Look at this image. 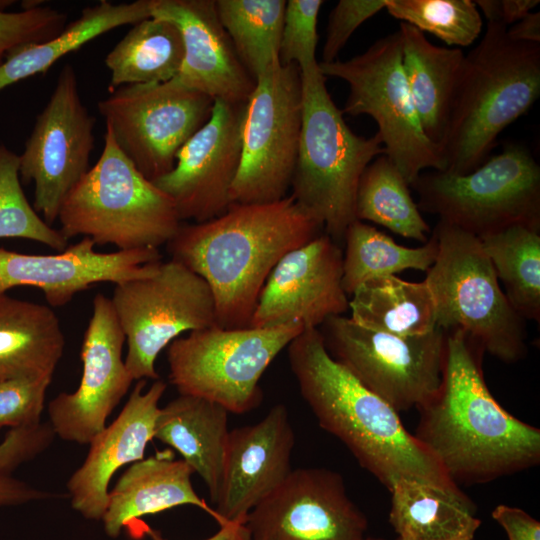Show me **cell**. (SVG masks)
<instances>
[{
	"mask_svg": "<svg viewBox=\"0 0 540 540\" xmlns=\"http://www.w3.org/2000/svg\"><path fill=\"white\" fill-rule=\"evenodd\" d=\"M483 354L459 330L447 331L442 383L417 409L414 436L457 485L489 482L540 462V430L494 398Z\"/></svg>",
	"mask_w": 540,
	"mask_h": 540,
	"instance_id": "6da1fadb",
	"label": "cell"
},
{
	"mask_svg": "<svg viewBox=\"0 0 540 540\" xmlns=\"http://www.w3.org/2000/svg\"><path fill=\"white\" fill-rule=\"evenodd\" d=\"M323 232V225L287 195L270 203H232L214 219L182 223L167 249L210 287L216 325L245 328L276 264Z\"/></svg>",
	"mask_w": 540,
	"mask_h": 540,
	"instance_id": "7a4b0ae2",
	"label": "cell"
},
{
	"mask_svg": "<svg viewBox=\"0 0 540 540\" xmlns=\"http://www.w3.org/2000/svg\"><path fill=\"white\" fill-rule=\"evenodd\" d=\"M287 349L301 396L320 427L388 490L408 479L464 494L404 427L399 413L331 357L318 328L304 329Z\"/></svg>",
	"mask_w": 540,
	"mask_h": 540,
	"instance_id": "3957f363",
	"label": "cell"
},
{
	"mask_svg": "<svg viewBox=\"0 0 540 540\" xmlns=\"http://www.w3.org/2000/svg\"><path fill=\"white\" fill-rule=\"evenodd\" d=\"M488 22L461 65L440 152L445 170L467 174L482 165L499 134L540 95V44L511 40Z\"/></svg>",
	"mask_w": 540,
	"mask_h": 540,
	"instance_id": "277c9868",
	"label": "cell"
},
{
	"mask_svg": "<svg viewBox=\"0 0 540 540\" xmlns=\"http://www.w3.org/2000/svg\"><path fill=\"white\" fill-rule=\"evenodd\" d=\"M299 70L302 126L289 195L340 244L347 227L356 220L360 177L385 149L378 133L366 138L348 127L318 63Z\"/></svg>",
	"mask_w": 540,
	"mask_h": 540,
	"instance_id": "5b68a950",
	"label": "cell"
},
{
	"mask_svg": "<svg viewBox=\"0 0 540 540\" xmlns=\"http://www.w3.org/2000/svg\"><path fill=\"white\" fill-rule=\"evenodd\" d=\"M57 220L67 240L83 236L121 251L158 249L182 224L171 198L136 169L107 128L99 159L66 196Z\"/></svg>",
	"mask_w": 540,
	"mask_h": 540,
	"instance_id": "8992f818",
	"label": "cell"
},
{
	"mask_svg": "<svg viewBox=\"0 0 540 540\" xmlns=\"http://www.w3.org/2000/svg\"><path fill=\"white\" fill-rule=\"evenodd\" d=\"M438 251L426 271L437 326L459 330L483 353L505 363L527 355L524 319L508 301L480 239L438 221Z\"/></svg>",
	"mask_w": 540,
	"mask_h": 540,
	"instance_id": "52a82bcc",
	"label": "cell"
},
{
	"mask_svg": "<svg viewBox=\"0 0 540 540\" xmlns=\"http://www.w3.org/2000/svg\"><path fill=\"white\" fill-rule=\"evenodd\" d=\"M410 186L420 211L478 238L518 224L540 229V166L518 143L467 174L422 172Z\"/></svg>",
	"mask_w": 540,
	"mask_h": 540,
	"instance_id": "ba28073f",
	"label": "cell"
},
{
	"mask_svg": "<svg viewBox=\"0 0 540 540\" xmlns=\"http://www.w3.org/2000/svg\"><path fill=\"white\" fill-rule=\"evenodd\" d=\"M303 330L290 324L191 331L168 346L169 381L179 395L216 402L229 413L250 412L263 400L265 370Z\"/></svg>",
	"mask_w": 540,
	"mask_h": 540,
	"instance_id": "9c48e42d",
	"label": "cell"
},
{
	"mask_svg": "<svg viewBox=\"0 0 540 540\" xmlns=\"http://www.w3.org/2000/svg\"><path fill=\"white\" fill-rule=\"evenodd\" d=\"M325 78L345 81L343 114L368 115L378 125L385 154L410 185L424 170L444 171L440 149L425 135L402 66L399 31L348 60L318 62Z\"/></svg>",
	"mask_w": 540,
	"mask_h": 540,
	"instance_id": "30bf717a",
	"label": "cell"
},
{
	"mask_svg": "<svg viewBox=\"0 0 540 540\" xmlns=\"http://www.w3.org/2000/svg\"><path fill=\"white\" fill-rule=\"evenodd\" d=\"M320 327L331 357L398 413L418 409L437 393L446 359L444 329L397 336L364 328L344 315Z\"/></svg>",
	"mask_w": 540,
	"mask_h": 540,
	"instance_id": "8fae6325",
	"label": "cell"
},
{
	"mask_svg": "<svg viewBox=\"0 0 540 540\" xmlns=\"http://www.w3.org/2000/svg\"><path fill=\"white\" fill-rule=\"evenodd\" d=\"M110 299L127 343L124 362L137 381L159 379L156 359L181 334L216 325L210 287L173 259L148 277L116 284Z\"/></svg>",
	"mask_w": 540,
	"mask_h": 540,
	"instance_id": "7c38bea8",
	"label": "cell"
},
{
	"mask_svg": "<svg viewBox=\"0 0 540 540\" xmlns=\"http://www.w3.org/2000/svg\"><path fill=\"white\" fill-rule=\"evenodd\" d=\"M301 126L299 67L277 60L257 77L246 103L241 161L230 192L232 203H270L289 195Z\"/></svg>",
	"mask_w": 540,
	"mask_h": 540,
	"instance_id": "4fadbf2b",
	"label": "cell"
},
{
	"mask_svg": "<svg viewBox=\"0 0 540 540\" xmlns=\"http://www.w3.org/2000/svg\"><path fill=\"white\" fill-rule=\"evenodd\" d=\"M213 104L173 78L111 90L98 111L120 151L154 182L174 168L177 153L208 121Z\"/></svg>",
	"mask_w": 540,
	"mask_h": 540,
	"instance_id": "5bb4252c",
	"label": "cell"
},
{
	"mask_svg": "<svg viewBox=\"0 0 540 540\" xmlns=\"http://www.w3.org/2000/svg\"><path fill=\"white\" fill-rule=\"evenodd\" d=\"M95 123L82 103L73 66L65 64L19 155L21 184H34L33 208L50 226L90 169Z\"/></svg>",
	"mask_w": 540,
	"mask_h": 540,
	"instance_id": "9a60e30c",
	"label": "cell"
},
{
	"mask_svg": "<svg viewBox=\"0 0 540 540\" xmlns=\"http://www.w3.org/2000/svg\"><path fill=\"white\" fill-rule=\"evenodd\" d=\"M245 525L251 540H365L368 530L341 474L326 468L292 469Z\"/></svg>",
	"mask_w": 540,
	"mask_h": 540,
	"instance_id": "2e32d148",
	"label": "cell"
},
{
	"mask_svg": "<svg viewBox=\"0 0 540 540\" xmlns=\"http://www.w3.org/2000/svg\"><path fill=\"white\" fill-rule=\"evenodd\" d=\"M124 343L111 299L98 293L83 336L80 384L73 393L62 392L48 404L55 436L89 444L106 427L107 418L134 381L122 357Z\"/></svg>",
	"mask_w": 540,
	"mask_h": 540,
	"instance_id": "e0dca14e",
	"label": "cell"
},
{
	"mask_svg": "<svg viewBox=\"0 0 540 540\" xmlns=\"http://www.w3.org/2000/svg\"><path fill=\"white\" fill-rule=\"evenodd\" d=\"M245 111L246 103L215 100L208 121L177 153L174 168L153 182L171 198L182 222L209 221L232 204Z\"/></svg>",
	"mask_w": 540,
	"mask_h": 540,
	"instance_id": "ac0fdd59",
	"label": "cell"
},
{
	"mask_svg": "<svg viewBox=\"0 0 540 540\" xmlns=\"http://www.w3.org/2000/svg\"><path fill=\"white\" fill-rule=\"evenodd\" d=\"M343 251L325 232L276 264L260 293L250 326L299 325L319 328L345 314L349 299L342 287Z\"/></svg>",
	"mask_w": 540,
	"mask_h": 540,
	"instance_id": "d6986e66",
	"label": "cell"
},
{
	"mask_svg": "<svg viewBox=\"0 0 540 540\" xmlns=\"http://www.w3.org/2000/svg\"><path fill=\"white\" fill-rule=\"evenodd\" d=\"M83 237L63 252L24 254L0 247V293L19 286L39 288L52 307L64 306L81 291L110 282L148 277L161 264L158 249L146 248L109 253L95 250Z\"/></svg>",
	"mask_w": 540,
	"mask_h": 540,
	"instance_id": "ffe728a7",
	"label": "cell"
},
{
	"mask_svg": "<svg viewBox=\"0 0 540 540\" xmlns=\"http://www.w3.org/2000/svg\"><path fill=\"white\" fill-rule=\"evenodd\" d=\"M295 433L288 409L274 405L259 422L229 432L215 512L219 526L245 523L249 512L288 477Z\"/></svg>",
	"mask_w": 540,
	"mask_h": 540,
	"instance_id": "44dd1931",
	"label": "cell"
},
{
	"mask_svg": "<svg viewBox=\"0 0 540 540\" xmlns=\"http://www.w3.org/2000/svg\"><path fill=\"white\" fill-rule=\"evenodd\" d=\"M152 17L168 20L180 31L184 58L175 78L181 84L214 101L247 103L255 80L238 59L216 0H154Z\"/></svg>",
	"mask_w": 540,
	"mask_h": 540,
	"instance_id": "7402d4cb",
	"label": "cell"
},
{
	"mask_svg": "<svg viewBox=\"0 0 540 540\" xmlns=\"http://www.w3.org/2000/svg\"><path fill=\"white\" fill-rule=\"evenodd\" d=\"M145 385V379L137 381L117 418L91 440L84 462L67 482L72 508L88 520L102 519L112 476L124 465L142 460L154 439L167 384L157 379L144 391Z\"/></svg>",
	"mask_w": 540,
	"mask_h": 540,
	"instance_id": "603a6c76",
	"label": "cell"
},
{
	"mask_svg": "<svg viewBox=\"0 0 540 540\" xmlns=\"http://www.w3.org/2000/svg\"><path fill=\"white\" fill-rule=\"evenodd\" d=\"M167 454L132 463L108 492L101 519L107 536L116 538L128 522L181 505L198 507L219 523L214 508L193 488V470L182 459L174 460Z\"/></svg>",
	"mask_w": 540,
	"mask_h": 540,
	"instance_id": "cb8c5ba5",
	"label": "cell"
},
{
	"mask_svg": "<svg viewBox=\"0 0 540 540\" xmlns=\"http://www.w3.org/2000/svg\"><path fill=\"white\" fill-rule=\"evenodd\" d=\"M228 411L220 404L179 395L159 409L154 438L174 448L206 484L216 504L230 430Z\"/></svg>",
	"mask_w": 540,
	"mask_h": 540,
	"instance_id": "d4e9b609",
	"label": "cell"
},
{
	"mask_svg": "<svg viewBox=\"0 0 540 540\" xmlns=\"http://www.w3.org/2000/svg\"><path fill=\"white\" fill-rule=\"evenodd\" d=\"M65 338L54 310L0 293V381L52 379Z\"/></svg>",
	"mask_w": 540,
	"mask_h": 540,
	"instance_id": "484cf974",
	"label": "cell"
},
{
	"mask_svg": "<svg viewBox=\"0 0 540 540\" xmlns=\"http://www.w3.org/2000/svg\"><path fill=\"white\" fill-rule=\"evenodd\" d=\"M402 66L426 137L439 149L464 59L459 48L432 44L418 29L400 22Z\"/></svg>",
	"mask_w": 540,
	"mask_h": 540,
	"instance_id": "4316f807",
	"label": "cell"
},
{
	"mask_svg": "<svg viewBox=\"0 0 540 540\" xmlns=\"http://www.w3.org/2000/svg\"><path fill=\"white\" fill-rule=\"evenodd\" d=\"M389 522L403 540H473L481 520L465 495L415 480L390 488Z\"/></svg>",
	"mask_w": 540,
	"mask_h": 540,
	"instance_id": "83f0119b",
	"label": "cell"
},
{
	"mask_svg": "<svg viewBox=\"0 0 540 540\" xmlns=\"http://www.w3.org/2000/svg\"><path fill=\"white\" fill-rule=\"evenodd\" d=\"M154 0L115 4L102 0L85 8L55 37L11 51L0 65V91L21 80L45 73L55 62L89 41L123 25L152 16Z\"/></svg>",
	"mask_w": 540,
	"mask_h": 540,
	"instance_id": "f1b7e54d",
	"label": "cell"
},
{
	"mask_svg": "<svg viewBox=\"0 0 540 540\" xmlns=\"http://www.w3.org/2000/svg\"><path fill=\"white\" fill-rule=\"evenodd\" d=\"M351 296L349 317L364 328L397 336H420L438 327L434 299L424 280L378 277L360 285Z\"/></svg>",
	"mask_w": 540,
	"mask_h": 540,
	"instance_id": "f546056e",
	"label": "cell"
},
{
	"mask_svg": "<svg viewBox=\"0 0 540 540\" xmlns=\"http://www.w3.org/2000/svg\"><path fill=\"white\" fill-rule=\"evenodd\" d=\"M184 58L179 29L172 22L146 18L118 41L105 57L110 91L121 86L167 82L175 78Z\"/></svg>",
	"mask_w": 540,
	"mask_h": 540,
	"instance_id": "4dcf8cb0",
	"label": "cell"
},
{
	"mask_svg": "<svg viewBox=\"0 0 540 540\" xmlns=\"http://www.w3.org/2000/svg\"><path fill=\"white\" fill-rule=\"evenodd\" d=\"M342 287L348 296L368 280L405 270L427 271L434 263L438 244L435 235L420 247L399 245L393 238L362 221L346 229Z\"/></svg>",
	"mask_w": 540,
	"mask_h": 540,
	"instance_id": "1f68e13d",
	"label": "cell"
},
{
	"mask_svg": "<svg viewBox=\"0 0 540 540\" xmlns=\"http://www.w3.org/2000/svg\"><path fill=\"white\" fill-rule=\"evenodd\" d=\"M479 239L514 310L539 323L540 229L518 224Z\"/></svg>",
	"mask_w": 540,
	"mask_h": 540,
	"instance_id": "d6a6232c",
	"label": "cell"
},
{
	"mask_svg": "<svg viewBox=\"0 0 540 540\" xmlns=\"http://www.w3.org/2000/svg\"><path fill=\"white\" fill-rule=\"evenodd\" d=\"M409 184L386 154L363 171L356 192L355 216L421 243L428 241L430 226L414 202Z\"/></svg>",
	"mask_w": 540,
	"mask_h": 540,
	"instance_id": "836d02e7",
	"label": "cell"
},
{
	"mask_svg": "<svg viewBox=\"0 0 540 540\" xmlns=\"http://www.w3.org/2000/svg\"><path fill=\"white\" fill-rule=\"evenodd\" d=\"M285 5V0H216L219 19L254 80L279 60Z\"/></svg>",
	"mask_w": 540,
	"mask_h": 540,
	"instance_id": "e575fe53",
	"label": "cell"
},
{
	"mask_svg": "<svg viewBox=\"0 0 540 540\" xmlns=\"http://www.w3.org/2000/svg\"><path fill=\"white\" fill-rule=\"evenodd\" d=\"M387 12L447 45L467 47L482 31V19L471 0H386Z\"/></svg>",
	"mask_w": 540,
	"mask_h": 540,
	"instance_id": "d590c367",
	"label": "cell"
},
{
	"mask_svg": "<svg viewBox=\"0 0 540 540\" xmlns=\"http://www.w3.org/2000/svg\"><path fill=\"white\" fill-rule=\"evenodd\" d=\"M22 238L63 252L68 240L28 202L19 177V155L0 142V239Z\"/></svg>",
	"mask_w": 540,
	"mask_h": 540,
	"instance_id": "8d00e7d4",
	"label": "cell"
},
{
	"mask_svg": "<svg viewBox=\"0 0 540 540\" xmlns=\"http://www.w3.org/2000/svg\"><path fill=\"white\" fill-rule=\"evenodd\" d=\"M55 434L47 423L11 428L0 443V508L55 497L13 476L22 464L43 453Z\"/></svg>",
	"mask_w": 540,
	"mask_h": 540,
	"instance_id": "74e56055",
	"label": "cell"
},
{
	"mask_svg": "<svg viewBox=\"0 0 540 540\" xmlns=\"http://www.w3.org/2000/svg\"><path fill=\"white\" fill-rule=\"evenodd\" d=\"M323 3L322 0L286 1L279 47L282 65L295 64L303 69L318 63L317 22Z\"/></svg>",
	"mask_w": 540,
	"mask_h": 540,
	"instance_id": "f35d334b",
	"label": "cell"
},
{
	"mask_svg": "<svg viewBox=\"0 0 540 540\" xmlns=\"http://www.w3.org/2000/svg\"><path fill=\"white\" fill-rule=\"evenodd\" d=\"M66 19L65 13L50 7L38 6L20 12L0 9V65L11 51L57 36L66 26Z\"/></svg>",
	"mask_w": 540,
	"mask_h": 540,
	"instance_id": "ab89813d",
	"label": "cell"
},
{
	"mask_svg": "<svg viewBox=\"0 0 540 540\" xmlns=\"http://www.w3.org/2000/svg\"><path fill=\"white\" fill-rule=\"evenodd\" d=\"M52 379L13 378L0 381V427H24L40 422Z\"/></svg>",
	"mask_w": 540,
	"mask_h": 540,
	"instance_id": "60d3db41",
	"label": "cell"
},
{
	"mask_svg": "<svg viewBox=\"0 0 540 540\" xmlns=\"http://www.w3.org/2000/svg\"><path fill=\"white\" fill-rule=\"evenodd\" d=\"M386 0H340L331 10L322 49L321 63L338 59V54L355 30L385 8Z\"/></svg>",
	"mask_w": 540,
	"mask_h": 540,
	"instance_id": "b9f144b4",
	"label": "cell"
},
{
	"mask_svg": "<svg viewBox=\"0 0 540 540\" xmlns=\"http://www.w3.org/2000/svg\"><path fill=\"white\" fill-rule=\"evenodd\" d=\"M492 517L506 531L509 540H540V523L524 510L498 505Z\"/></svg>",
	"mask_w": 540,
	"mask_h": 540,
	"instance_id": "7bdbcfd3",
	"label": "cell"
},
{
	"mask_svg": "<svg viewBox=\"0 0 540 540\" xmlns=\"http://www.w3.org/2000/svg\"><path fill=\"white\" fill-rule=\"evenodd\" d=\"M488 22L500 23L506 27L521 20L540 3L539 0H477Z\"/></svg>",
	"mask_w": 540,
	"mask_h": 540,
	"instance_id": "ee69618b",
	"label": "cell"
},
{
	"mask_svg": "<svg viewBox=\"0 0 540 540\" xmlns=\"http://www.w3.org/2000/svg\"><path fill=\"white\" fill-rule=\"evenodd\" d=\"M507 36L517 42L540 44V13L530 12L510 28Z\"/></svg>",
	"mask_w": 540,
	"mask_h": 540,
	"instance_id": "f6af8a7d",
	"label": "cell"
},
{
	"mask_svg": "<svg viewBox=\"0 0 540 540\" xmlns=\"http://www.w3.org/2000/svg\"><path fill=\"white\" fill-rule=\"evenodd\" d=\"M147 534L151 540H167L157 530L148 528ZM204 540H251V538L245 523L226 522L220 525L219 530L215 534Z\"/></svg>",
	"mask_w": 540,
	"mask_h": 540,
	"instance_id": "bcb514c9",
	"label": "cell"
},
{
	"mask_svg": "<svg viewBox=\"0 0 540 540\" xmlns=\"http://www.w3.org/2000/svg\"><path fill=\"white\" fill-rule=\"evenodd\" d=\"M365 540H386V539L378 538V537L367 536V537L365 538ZM395 540H403V539L400 538V537H397Z\"/></svg>",
	"mask_w": 540,
	"mask_h": 540,
	"instance_id": "7dc6e473",
	"label": "cell"
}]
</instances>
